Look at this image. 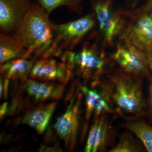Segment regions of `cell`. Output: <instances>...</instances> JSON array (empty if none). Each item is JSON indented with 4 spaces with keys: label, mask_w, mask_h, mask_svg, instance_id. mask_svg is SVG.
Returning a JSON list of instances; mask_svg holds the SVG:
<instances>
[{
    "label": "cell",
    "mask_w": 152,
    "mask_h": 152,
    "mask_svg": "<svg viewBox=\"0 0 152 152\" xmlns=\"http://www.w3.org/2000/svg\"><path fill=\"white\" fill-rule=\"evenodd\" d=\"M38 3H32L19 27L12 35L26 50L24 58L43 57L51 47L55 24Z\"/></svg>",
    "instance_id": "6da1fadb"
},
{
    "label": "cell",
    "mask_w": 152,
    "mask_h": 152,
    "mask_svg": "<svg viewBox=\"0 0 152 152\" xmlns=\"http://www.w3.org/2000/svg\"><path fill=\"white\" fill-rule=\"evenodd\" d=\"M95 18L94 14H88L75 20L55 24L53 42L45 57L58 56L64 50H72L94 27Z\"/></svg>",
    "instance_id": "7a4b0ae2"
},
{
    "label": "cell",
    "mask_w": 152,
    "mask_h": 152,
    "mask_svg": "<svg viewBox=\"0 0 152 152\" xmlns=\"http://www.w3.org/2000/svg\"><path fill=\"white\" fill-rule=\"evenodd\" d=\"M61 60L72 71L75 70L86 80L97 78L104 72L107 66L103 53L94 45L88 44L78 52H64Z\"/></svg>",
    "instance_id": "3957f363"
},
{
    "label": "cell",
    "mask_w": 152,
    "mask_h": 152,
    "mask_svg": "<svg viewBox=\"0 0 152 152\" xmlns=\"http://www.w3.org/2000/svg\"><path fill=\"white\" fill-rule=\"evenodd\" d=\"M111 80L112 98L118 107L130 113L141 112L145 102L140 82L123 74L114 76Z\"/></svg>",
    "instance_id": "277c9868"
},
{
    "label": "cell",
    "mask_w": 152,
    "mask_h": 152,
    "mask_svg": "<svg viewBox=\"0 0 152 152\" xmlns=\"http://www.w3.org/2000/svg\"><path fill=\"white\" fill-rule=\"evenodd\" d=\"M113 0H93L92 6L104 41L112 45L122 31L123 21L113 10Z\"/></svg>",
    "instance_id": "5b68a950"
},
{
    "label": "cell",
    "mask_w": 152,
    "mask_h": 152,
    "mask_svg": "<svg viewBox=\"0 0 152 152\" xmlns=\"http://www.w3.org/2000/svg\"><path fill=\"white\" fill-rule=\"evenodd\" d=\"M113 57L120 66L128 73L151 76L145 53L125 39L124 43L118 45Z\"/></svg>",
    "instance_id": "8992f818"
},
{
    "label": "cell",
    "mask_w": 152,
    "mask_h": 152,
    "mask_svg": "<svg viewBox=\"0 0 152 152\" xmlns=\"http://www.w3.org/2000/svg\"><path fill=\"white\" fill-rule=\"evenodd\" d=\"M31 0H0L1 32L12 34L19 27L32 4Z\"/></svg>",
    "instance_id": "52a82bcc"
},
{
    "label": "cell",
    "mask_w": 152,
    "mask_h": 152,
    "mask_svg": "<svg viewBox=\"0 0 152 152\" xmlns=\"http://www.w3.org/2000/svg\"><path fill=\"white\" fill-rule=\"evenodd\" d=\"M80 97L74 96L66 112L58 118L54 128L66 146L72 148L75 145L78 131L80 119Z\"/></svg>",
    "instance_id": "ba28073f"
},
{
    "label": "cell",
    "mask_w": 152,
    "mask_h": 152,
    "mask_svg": "<svg viewBox=\"0 0 152 152\" xmlns=\"http://www.w3.org/2000/svg\"><path fill=\"white\" fill-rule=\"evenodd\" d=\"M72 71L63 62L58 61L50 57H42L33 65L30 77L34 80L55 81L67 83Z\"/></svg>",
    "instance_id": "9c48e42d"
},
{
    "label": "cell",
    "mask_w": 152,
    "mask_h": 152,
    "mask_svg": "<svg viewBox=\"0 0 152 152\" xmlns=\"http://www.w3.org/2000/svg\"><path fill=\"white\" fill-rule=\"evenodd\" d=\"M124 38L132 45L146 52L152 48V18L142 12L128 28Z\"/></svg>",
    "instance_id": "30bf717a"
},
{
    "label": "cell",
    "mask_w": 152,
    "mask_h": 152,
    "mask_svg": "<svg viewBox=\"0 0 152 152\" xmlns=\"http://www.w3.org/2000/svg\"><path fill=\"white\" fill-rule=\"evenodd\" d=\"M25 87L30 96L39 101L58 99L61 97L64 91L62 85L41 83L32 79L26 80Z\"/></svg>",
    "instance_id": "8fae6325"
},
{
    "label": "cell",
    "mask_w": 152,
    "mask_h": 152,
    "mask_svg": "<svg viewBox=\"0 0 152 152\" xmlns=\"http://www.w3.org/2000/svg\"><path fill=\"white\" fill-rule=\"evenodd\" d=\"M80 86L84 95L87 118H89L93 113L97 116L112 111L107 99L102 94L96 90L89 88L81 84Z\"/></svg>",
    "instance_id": "7c38bea8"
},
{
    "label": "cell",
    "mask_w": 152,
    "mask_h": 152,
    "mask_svg": "<svg viewBox=\"0 0 152 152\" xmlns=\"http://www.w3.org/2000/svg\"><path fill=\"white\" fill-rule=\"evenodd\" d=\"M108 132V124L104 114L101 115L91 128L85 147V152H96L105 143Z\"/></svg>",
    "instance_id": "4fadbf2b"
},
{
    "label": "cell",
    "mask_w": 152,
    "mask_h": 152,
    "mask_svg": "<svg viewBox=\"0 0 152 152\" xmlns=\"http://www.w3.org/2000/svg\"><path fill=\"white\" fill-rule=\"evenodd\" d=\"M56 104L54 102L33 110L25 116L22 123L28 125L42 134L48 126Z\"/></svg>",
    "instance_id": "5bb4252c"
},
{
    "label": "cell",
    "mask_w": 152,
    "mask_h": 152,
    "mask_svg": "<svg viewBox=\"0 0 152 152\" xmlns=\"http://www.w3.org/2000/svg\"><path fill=\"white\" fill-rule=\"evenodd\" d=\"M26 50L12 35L1 32L0 34V64L11 60L24 58Z\"/></svg>",
    "instance_id": "9a60e30c"
},
{
    "label": "cell",
    "mask_w": 152,
    "mask_h": 152,
    "mask_svg": "<svg viewBox=\"0 0 152 152\" xmlns=\"http://www.w3.org/2000/svg\"><path fill=\"white\" fill-rule=\"evenodd\" d=\"M19 58L1 65V73L7 80L25 79L30 74L35 59Z\"/></svg>",
    "instance_id": "2e32d148"
},
{
    "label": "cell",
    "mask_w": 152,
    "mask_h": 152,
    "mask_svg": "<svg viewBox=\"0 0 152 152\" xmlns=\"http://www.w3.org/2000/svg\"><path fill=\"white\" fill-rule=\"evenodd\" d=\"M125 127L132 131L143 143L148 152H152V126L143 122L127 123Z\"/></svg>",
    "instance_id": "e0dca14e"
},
{
    "label": "cell",
    "mask_w": 152,
    "mask_h": 152,
    "mask_svg": "<svg viewBox=\"0 0 152 152\" xmlns=\"http://www.w3.org/2000/svg\"><path fill=\"white\" fill-rule=\"evenodd\" d=\"M38 3L48 14L61 6H66L71 10L75 11L80 9L82 0H37Z\"/></svg>",
    "instance_id": "ac0fdd59"
},
{
    "label": "cell",
    "mask_w": 152,
    "mask_h": 152,
    "mask_svg": "<svg viewBox=\"0 0 152 152\" xmlns=\"http://www.w3.org/2000/svg\"><path fill=\"white\" fill-rule=\"evenodd\" d=\"M134 142L128 139H123L120 140L115 146L110 151V152H132L138 151Z\"/></svg>",
    "instance_id": "d6986e66"
},
{
    "label": "cell",
    "mask_w": 152,
    "mask_h": 152,
    "mask_svg": "<svg viewBox=\"0 0 152 152\" xmlns=\"http://www.w3.org/2000/svg\"><path fill=\"white\" fill-rule=\"evenodd\" d=\"M152 10V0H148L145 4L142 7L141 11L143 12L148 13Z\"/></svg>",
    "instance_id": "ffe728a7"
},
{
    "label": "cell",
    "mask_w": 152,
    "mask_h": 152,
    "mask_svg": "<svg viewBox=\"0 0 152 152\" xmlns=\"http://www.w3.org/2000/svg\"><path fill=\"white\" fill-rule=\"evenodd\" d=\"M8 104L7 102L4 103L1 106L0 108V117L1 118L5 115L8 110Z\"/></svg>",
    "instance_id": "44dd1931"
},
{
    "label": "cell",
    "mask_w": 152,
    "mask_h": 152,
    "mask_svg": "<svg viewBox=\"0 0 152 152\" xmlns=\"http://www.w3.org/2000/svg\"><path fill=\"white\" fill-rule=\"evenodd\" d=\"M145 53L146 55L150 70L152 71V48L145 52Z\"/></svg>",
    "instance_id": "7402d4cb"
},
{
    "label": "cell",
    "mask_w": 152,
    "mask_h": 152,
    "mask_svg": "<svg viewBox=\"0 0 152 152\" xmlns=\"http://www.w3.org/2000/svg\"><path fill=\"white\" fill-rule=\"evenodd\" d=\"M149 96L151 109L152 111V77H149Z\"/></svg>",
    "instance_id": "603a6c76"
},
{
    "label": "cell",
    "mask_w": 152,
    "mask_h": 152,
    "mask_svg": "<svg viewBox=\"0 0 152 152\" xmlns=\"http://www.w3.org/2000/svg\"><path fill=\"white\" fill-rule=\"evenodd\" d=\"M3 84L2 82H1V83H0V94H1V98L2 96L3 91Z\"/></svg>",
    "instance_id": "cb8c5ba5"
},
{
    "label": "cell",
    "mask_w": 152,
    "mask_h": 152,
    "mask_svg": "<svg viewBox=\"0 0 152 152\" xmlns=\"http://www.w3.org/2000/svg\"><path fill=\"white\" fill-rule=\"evenodd\" d=\"M149 12V15L150 16H151V18H152V10H151Z\"/></svg>",
    "instance_id": "d4e9b609"
},
{
    "label": "cell",
    "mask_w": 152,
    "mask_h": 152,
    "mask_svg": "<svg viewBox=\"0 0 152 152\" xmlns=\"http://www.w3.org/2000/svg\"><path fill=\"white\" fill-rule=\"evenodd\" d=\"M129 1H136V0H129Z\"/></svg>",
    "instance_id": "484cf974"
}]
</instances>
